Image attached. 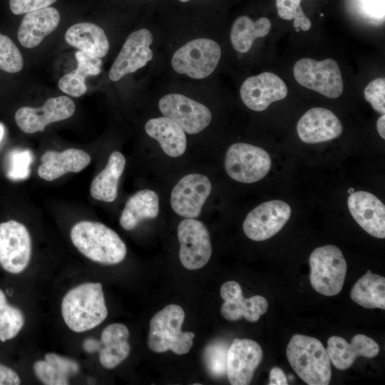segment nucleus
<instances>
[{
  "label": "nucleus",
  "mask_w": 385,
  "mask_h": 385,
  "mask_svg": "<svg viewBox=\"0 0 385 385\" xmlns=\"http://www.w3.org/2000/svg\"><path fill=\"white\" fill-rule=\"evenodd\" d=\"M61 313L66 324L75 332L98 326L108 315L102 284L87 282L69 290L63 298Z\"/></svg>",
  "instance_id": "f257e3e1"
},
{
  "label": "nucleus",
  "mask_w": 385,
  "mask_h": 385,
  "mask_svg": "<svg viewBox=\"0 0 385 385\" xmlns=\"http://www.w3.org/2000/svg\"><path fill=\"white\" fill-rule=\"evenodd\" d=\"M71 239L81 254L97 263L116 265L126 255L124 242L114 230L101 222L76 223L71 230Z\"/></svg>",
  "instance_id": "f03ea898"
},
{
  "label": "nucleus",
  "mask_w": 385,
  "mask_h": 385,
  "mask_svg": "<svg viewBox=\"0 0 385 385\" xmlns=\"http://www.w3.org/2000/svg\"><path fill=\"white\" fill-rule=\"evenodd\" d=\"M289 364L309 385H327L332 376L331 360L327 349L317 338L294 334L286 351Z\"/></svg>",
  "instance_id": "7ed1b4c3"
},
{
  "label": "nucleus",
  "mask_w": 385,
  "mask_h": 385,
  "mask_svg": "<svg viewBox=\"0 0 385 385\" xmlns=\"http://www.w3.org/2000/svg\"><path fill=\"white\" fill-rule=\"evenodd\" d=\"M184 319L185 312L177 304H169L158 312L150 322L149 348L156 353L171 350L178 355L187 354L193 344L195 334L182 331Z\"/></svg>",
  "instance_id": "20e7f679"
},
{
  "label": "nucleus",
  "mask_w": 385,
  "mask_h": 385,
  "mask_svg": "<svg viewBox=\"0 0 385 385\" xmlns=\"http://www.w3.org/2000/svg\"><path fill=\"white\" fill-rule=\"evenodd\" d=\"M309 265L310 283L317 292L332 297L341 292L347 265L339 248L327 245L314 249L309 257Z\"/></svg>",
  "instance_id": "39448f33"
},
{
  "label": "nucleus",
  "mask_w": 385,
  "mask_h": 385,
  "mask_svg": "<svg viewBox=\"0 0 385 385\" xmlns=\"http://www.w3.org/2000/svg\"><path fill=\"white\" fill-rule=\"evenodd\" d=\"M220 56L221 48L217 43L209 38H197L177 50L171 64L177 73L201 79L214 71Z\"/></svg>",
  "instance_id": "423d86ee"
},
{
  "label": "nucleus",
  "mask_w": 385,
  "mask_h": 385,
  "mask_svg": "<svg viewBox=\"0 0 385 385\" xmlns=\"http://www.w3.org/2000/svg\"><path fill=\"white\" fill-rule=\"evenodd\" d=\"M293 74L301 86L327 98H337L342 94L341 71L332 58L321 61L308 58L299 59L294 66Z\"/></svg>",
  "instance_id": "0eeeda50"
},
{
  "label": "nucleus",
  "mask_w": 385,
  "mask_h": 385,
  "mask_svg": "<svg viewBox=\"0 0 385 385\" xmlns=\"http://www.w3.org/2000/svg\"><path fill=\"white\" fill-rule=\"evenodd\" d=\"M271 164V158L265 150L243 143L232 145L225 159L228 175L244 183H252L262 179L268 173Z\"/></svg>",
  "instance_id": "6e6552de"
},
{
  "label": "nucleus",
  "mask_w": 385,
  "mask_h": 385,
  "mask_svg": "<svg viewBox=\"0 0 385 385\" xmlns=\"http://www.w3.org/2000/svg\"><path fill=\"white\" fill-rule=\"evenodd\" d=\"M31 238L26 227L16 220L0 223V265L11 274L28 266L31 255Z\"/></svg>",
  "instance_id": "1a4fd4ad"
},
{
  "label": "nucleus",
  "mask_w": 385,
  "mask_h": 385,
  "mask_svg": "<svg viewBox=\"0 0 385 385\" xmlns=\"http://www.w3.org/2000/svg\"><path fill=\"white\" fill-rule=\"evenodd\" d=\"M179 257L183 266L190 270L204 267L210 260L212 247L205 225L193 218L182 220L178 227Z\"/></svg>",
  "instance_id": "9d476101"
},
{
  "label": "nucleus",
  "mask_w": 385,
  "mask_h": 385,
  "mask_svg": "<svg viewBox=\"0 0 385 385\" xmlns=\"http://www.w3.org/2000/svg\"><path fill=\"white\" fill-rule=\"evenodd\" d=\"M290 215L291 207L287 202L279 200L267 201L247 214L243 222V231L250 240L263 241L280 231Z\"/></svg>",
  "instance_id": "9b49d317"
},
{
  "label": "nucleus",
  "mask_w": 385,
  "mask_h": 385,
  "mask_svg": "<svg viewBox=\"0 0 385 385\" xmlns=\"http://www.w3.org/2000/svg\"><path fill=\"white\" fill-rule=\"evenodd\" d=\"M158 106L165 117L173 120L189 134L201 132L211 121V113L205 106L181 94L163 96Z\"/></svg>",
  "instance_id": "f8f14e48"
},
{
  "label": "nucleus",
  "mask_w": 385,
  "mask_h": 385,
  "mask_svg": "<svg viewBox=\"0 0 385 385\" xmlns=\"http://www.w3.org/2000/svg\"><path fill=\"white\" fill-rule=\"evenodd\" d=\"M76 110L74 102L68 97L61 96L48 99L41 108L22 107L15 113V121L24 133L43 131L51 123L71 117Z\"/></svg>",
  "instance_id": "ddd939ff"
},
{
  "label": "nucleus",
  "mask_w": 385,
  "mask_h": 385,
  "mask_svg": "<svg viewBox=\"0 0 385 385\" xmlns=\"http://www.w3.org/2000/svg\"><path fill=\"white\" fill-rule=\"evenodd\" d=\"M212 189L209 178L201 174L184 176L174 186L170 195V205L173 211L185 218H195Z\"/></svg>",
  "instance_id": "4468645a"
},
{
  "label": "nucleus",
  "mask_w": 385,
  "mask_h": 385,
  "mask_svg": "<svg viewBox=\"0 0 385 385\" xmlns=\"http://www.w3.org/2000/svg\"><path fill=\"white\" fill-rule=\"evenodd\" d=\"M152 42L153 36L148 29H143L131 33L110 69L109 78L117 81L145 66L153 56L150 48Z\"/></svg>",
  "instance_id": "2eb2a0df"
},
{
  "label": "nucleus",
  "mask_w": 385,
  "mask_h": 385,
  "mask_svg": "<svg viewBox=\"0 0 385 385\" xmlns=\"http://www.w3.org/2000/svg\"><path fill=\"white\" fill-rule=\"evenodd\" d=\"M260 344L249 339H235L228 348L227 376L232 385H247L262 361Z\"/></svg>",
  "instance_id": "dca6fc26"
},
{
  "label": "nucleus",
  "mask_w": 385,
  "mask_h": 385,
  "mask_svg": "<svg viewBox=\"0 0 385 385\" xmlns=\"http://www.w3.org/2000/svg\"><path fill=\"white\" fill-rule=\"evenodd\" d=\"M285 83L271 72H264L247 78L240 88L242 101L255 111L265 110L272 102L287 96Z\"/></svg>",
  "instance_id": "f3484780"
},
{
  "label": "nucleus",
  "mask_w": 385,
  "mask_h": 385,
  "mask_svg": "<svg viewBox=\"0 0 385 385\" xmlns=\"http://www.w3.org/2000/svg\"><path fill=\"white\" fill-rule=\"evenodd\" d=\"M220 295L225 301L220 312L229 321H237L244 317L250 322H255L268 309V302L264 297L255 295L244 298L240 285L233 280L221 286Z\"/></svg>",
  "instance_id": "a211bd4d"
},
{
  "label": "nucleus",
  "mask_w": 385,
  "mask_h": 385,
  "mask_svg": "<svg viewBox=\"0 0 385 385\" xmlns=\"http://www.w3.org/2000/svg\"><path fill=\"white\" fill-rule=\"evenodd\" d=\"M349 210L358 225L377 238L385 237V206L373 194L354 191L347 200Z\"/></svg>",
  "instance_id": "6ab92c4d"
},
{
  "label": "nucleus",
  "mask_w": 385,
  "mask_h": 385,
  "mask_svg": "<svg viewBox=\"0 0 385 385\" xmlns=\"http://www.w3.org/2000/svg\"><path fill=\"white\" fill-rule=\"evenodd\" d=\"M297 131L304 143H317L338 138L342 133V125L331 111L316 107L300 118Z\"/></svg>",
  "instance_id": "aec40b11"
},
{
  "label": "nucleus",
  "mask_w": 385,
  "mask_h": 385,
  "mask_svg": "<svg viewBox=\"0 0 385 385\" xmlns=\"http://www.w3.org/2000/svg\"><path fill=\"white\" fill-rule=\"evenodd\" d=\"M327 351L333 365L339 370H345L353 365L357 356H377L379 346L374 339L361 334L354 336L351 344L342 337L332 336L327 341Z\"/></svg>",
  "instance_id": "412c9836"
},
{
  "label": "nucleus",
  "mask_w": 385,
  "mask_h": 385,
  "mask_svg": "<svg viewBox=\"0 0 385 385\" xmlns=\"http://www.w3.org/2000/svg\"><path fill=\"white\" fill-rule=\"evenodd\" d=\"M38 168V176L53 181L68 173H78L91 163V156L85 151L68 148L61 152L48 150L41 158Z\"/></svg>",
  "instance_id": "4be33fe9"
},
{
  "label": "nucleus",
  "mask_w": 385,
  "mask_h": 385,
  "mask_svg": "<svg viewBox=\"0 0 385 385\" xmlns=\"http://www.w3.org/2000/svg\"><path fill=\"white\" fill-rule=\"evenodd\" d=\"M60 19L58 11L50 6L26 14L18 30L19 43L28 48L37 46L57 28Z\"/></svg>",
  "instance_id": "5701e85b"
},
{
  "label": "nucleus",
  "mask_w": 385,
  "mask_h": 385,
  "mask_svg": "<svg viewBox=\"0 0 385 385\" xmlns=\"http://www.w3.org/2000/svg\"><path fill=\"white\" fill-rule=\"evenodd\" d=\"M147 134L158 140L164 153L170 157L182 155L187 145L185 131L167 117L150 119L145 125Z\"/></svg>",
  "instance_id": "b1692460"
},
{
  "label": "nucleus",
  "mask_w": 385,
  "mask_h": 385,
  "mask_svg": "<svg viewBox=\"0 0 385 385\" xmlns=\"http://www.w3.org/2000/svg\"><path fill=\"white\" fill-rule=\"evenodd\" d=\"M66 42L79 51L98 58L104 57L109 49V43L104 31L88 22L72 25L65 34Z\"/></svg>",
  "instance_id": "393cba45"
},
{
  "label": "nucleus",
  "mask_w": 385,
  "mask_h": 385,
  "mask_svg": "<svg viewBox=\"0 0 385 385\" xmlns=\"http://www.w3.org/2000/svg\"><path fill=\"white\" fill-rule=\"evenodd\" d=\"M159 213V197L151 190H142L126 202L120 217V224L125 230H131L142 221L155 218Z\"/></svg>",
  "instance_id": "a878e982"
},
{
  "label": "nucleus",
  "mask_w": 385,
  "mask_h": 385,
  "mask_svg": "<svg viewBox=\"0 0 385 385\" xmlns=\"http://www.w3.org/2000/svg\"><path fill=\"white\" fill-rule=\"evenodd\" d=\"M125 165V159L121 153L114 151L110 155L106 166L91 184L90 192L93 199L106 202L116 199L118 181Z\"/></svg>",
  "instance_id": "bb28decb"
},
{
  "label": "nucleus",
  "mask_w": 385,
  "mask_h": 385,
  "mask_svg": "<svg viewBox=\"0 0 385 385\" xmlns=\"http://www.w3.org/2000/svg\"><path fill=\"white\" fill-rule=\"evenodd\" d=\"M77 68L65 74L58 81V88L63 93L80 97L87 91L85 79L88 76H96L101 73L102 61L101 58L78 51L75 54Z\"/></svg>",
  "instance_id": "cd10ccee"
},
{
  "label": "nucleus",
  "mask_w": 385,
  "mask_h": 385,
  "mask_svg": "<svg viewBox=\"0 0 385 385\" xmlns=\"http://www.w3.org/2000/svg\"><path fill=\"white\" fill-rule=\"evenodd\" d=\"M350 297L364 308L385 309V278L367 270L353 286Z\"/></svg>",
  "instance_id": "c85d7f7f"
},
{
  "label": "nucleus",
  "mask_w": 385,
  "mask_h": 385,
  "mask_svg": "<svg viewBox=\"0 0 385 385\" xmlns=\"http://www.w3.org/2000/svg\"><path fill=\"white\" fill-rule=\"evenodd\" d=\"M270 28L271 22L267 18L262 17L253 21L247 16L238 17L235 21L230 33L233 48L240 53L248 51L254 41L267 36Z\"/></svg>",
  "instance_id": "c756f323"
},
{
  "label": "nucleus",
  "mask_w": 385,
  "mask_h": 385,
  "mask_svg": "<svg viewBox=\"0 0 385 385\" xmlns=\"http://www.w3.org/2000/svg\"><path fill=\"white\" fill-rule=\"evenodd\" d=\"M24 324V316L17 307L8 303L6 296L0 289V342L14 338Z\"/></svg>",
  "instance_id": "7c9ffc66"
},
{
  "label": "nucleus",
  "mask_w": 385,
  "mask_h": 385,
  "mask_svg": "<svg viewBox=\"0 0 385 385\" xmlns=\"http://www.w3.org/2000/svg\"><path fill=\"white\" fill-rule=\"evenodd\" d=\"M349 10L361 21L381 25L384 22V0H347Z\"/></svg>",
  "instance_id": "2f4dec72"
},
{
  "label": "nucleus",
  "mask_w": 385,
  "mask_h": 385,
  "mask_svg": "<svg viewBox=\"0 0 385 385\" xmlns=\"http://www.w3.org/2000/svg\"><path fill=\"white\" fill-rule=\"evenodd\" d=\"M228 345L218 340L209 344L205 349L203 359L209 374L215 378L227 374V356Z\"/></svg>",
  "instance_id": "473e14b6"
},
{
  "label": "nucleus",
  "mask_w": 385,
  "mask_h": 385,
  "mask_svg": "<svg viewBox=\"0 0 385 385\" xmlns=\"http://www.w3.org/2000/svg\"><path fill=\"white\" fill-rule=\"evenodd\" d=\"M23 66V57L16 45L9 36L0 33V69L14 73L21 71Z\"/></svg>",
  "instance_id": "72a5a7b5"
},
{
  "label": "nucleus",
  "mask_w": 385,
  "mask_h": 385,
  "mask_svg": "<svg viewBox=\"0 0 385 385\" xmlns=\"http://www.w3.org/2000/svg\"><path fill=\"white\" fill-rule=\"evenodd\" d=\"M302 0H276V6L279 17L285 20H294L293 25L298 31H307L312 26V22L304 14L301 6Z\"/></svg>",
  "instance_id": "f704fd0d"
},
{
  "label": "nucleus",
  "mask_w": 385,
  "mask_h": 385,
  "mask_svg": "<svg viewBox=\"0 0 385 385\" xmlns=\"http://www.w3.org/2000/svg\"><path fill=\"white\" fill-rule=\"evenodd\" d=\"M130 351L128 340L107 342L102 344L99 351L100 362L106 369H113L128 356Z\"/></svg>",
  "instance_id": "c9c22d12"
},
{
  "label": "nucleus",
  "mask_w": 385,
  "mask_h": 385,
  "mask_svg": "<svg viewBox=\"0 0 385 385\" xmlns=\"http://www.w3.org/2000/svg\"><path fill=\"white\" fill-rule=\"evenodd\" d=\"M33 155L29 150H16L9 156L8 177L12 180H24L30 174Z\"/></svg>",
  "instance_id": "e433bc0d"
},
{
  "label": "nucleus",
  "mask_w": 385,
  "mask_h": 385,
  "mask_svg": "<svg viewBox=\"0 0 385 385\" xmlns=\"http://www.w3.org/2000/svg\"><path fill=\"white\" fill-rule=\"evenodd\" d=\"M34 370L38 379L47 385L68 384V378L59 372L52 364L46 360L34 363Z\"/></svg>",
  "instance_id": "4c0bfd02"
},
{
  "label": "nucleus",
  "mask_w": 385,
  "mask_h": 385,
  "mask_svg": "<svg viewBox=\"0 0 385 385\" xmlns=\"http://www.w3.org/2000/svg\"><path fill=\"white\" fill-rule=\"evenodd\" d=\"M364 98L379 113H385V78H378L370 82L364 89Z\"/></svg>",
  "instance_id": "58836bf2"
},
{
  "label": "nucleus",
  "mask_w": 385,
  "mask_h": 385,
  "mask_svg": "<svg viewBox=\"0 0 385 385\" xmlns=\"http://www.w3.org/2000/svg\"><path fill=\"white\" fill-rule=\"evenodd\" d=\"M45 360L68 378L76 375L79 371V365L76 361L56 354L48 353L46 354Z\"/></svg>",
  "instance_id": "ea45409f"
},
{
  "label": "nucleus",
  "mask_w": 385,
  "mask_h": 385,
  "mask_svg": "<svg viewBox=\"0 0 385 385\" xmlns=\"http://www.w3.org/2000/svg\"><path fill=\"white\" fill-rule=\"evenodd\" d=\"M57 0H9L11 12L15 15L29 12L49 6Z\"/></svg>",
  "instance_id": "a19ab883"
},
{
  "label": "nucleus",
  "mask_w": 385,
  "mask_h": 385,
  "mask_svg": "<svg viewBox=\"0 0 385 385\" xmlns=\"http://www.w3.org/2000/svg\"><path fill=\"white\" fill-rule=\"evenodd\" d=\"M129 337V331L126 326L115 323L106 327L101 333V342L104 344L113 341H125Z\"/></svg>",
  "instance_id": "79ce46f5"
},
{
  "label": "nucleus",
  "mask_w": 385,
  "mask_h": 385,
  "mask_svg": "<svg viewBox=\"0 0 385 385\" xmlns=\"http://www.w3.org/2000/svg\"><path fill=\"white\" fill-rule=\"evenodd\" d=\"M21 379L12 369L0 364V385H18Z\"/></svg>",
  "instance_id": "37998d69"
},
{
  "label": "nucleus",
  "mask_w": 385,
  "mask_h": 385,
  "mask_svg": "<svg viewBox=\"0 0 385 385\" xmlns=\"http://www.w3.org/2000/svg\"><path fill=\"white\" fill-rule=\"evenodd\" d=\"M270 385H287L288 384L287 377L284 371L278 368L274 367L270 373Z\"/></svg>",
  "instance_id": "c03bdc74"
},
{
  "label": "nucleus",
  "mask_w": 385,
  "mask_h": 385,
  "mask_svg": "<svg viewBox=\"0 0 385 385\" xmlns=\"http://www.w3.org/2000/svg\"><path fill=\"white\" fill-rule=\"evenodd\" d=\"M102 344L101 341H98L93 338H88L84 340L83 342V348L88 353H94L101 350Z\"/></svg>",
  "instance_id": "a18cd8bd"
},
{
  "label": "nucleus",
  "mask_w": 385,
  "mask_h": 385,
  "mask_svg": "<svg viewBox=\"0 0 385 385\" xmlns=\"http://www.w3.org/2000/svg\"><path fill=\"white\" fill-rule=\"evenodd\" d=\"M385 115L384 114H382L381 117L377 120L376 122V129L381 137L384 139L385 138Z\"/></svg>",
  "instance_id": "49530a36"
},
{
  "label": "nucleus",
  "mask_w": 385,
  "mask_h": 385,
  "mask_svg": "<svg viewBox=\"0 0 385 385\" xmlns=\"http://www.w3.org/2000/svg\"><path fill=\"white\" fill-rule=\"evenodd\" d=\"M4 126L2 123H0V142L1 141L4 134Z\"/></svg>",
  "instance_id": "de8ad7c7"
},
{
  "label": "nucleus",
  "mask_w": 385,
  "mask_h": 385,
  "mask_svg": "<svg viewBox=\"0 0 385 385\" xmlns=\"http://www.w3.org/2000/svg\"><path fill=\"white\" fill-rule=\"evenodd\" d=\"M354 192V188H349V189L348 190V192H349V194H351V193H353Z\"/></svg>",
  "instance_id": "09e8293b"
},
{
  "label": "nucleus",
  "mask_w": 385,
  "mask_h": 385,
  "mask_svg": "<svg viewBox=\"0 0 385 385\" xmlns=\"http://www.w3.org/2000/svg\"><path fill=\"white\" fill-rule=\"evenodd\" d=\"M180 1H182V2H187V1H188L190 0H180Z\"/></svg>",
  "instance_id": "8fccbe9b"
}]
</instances>
